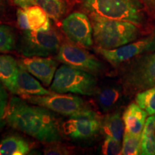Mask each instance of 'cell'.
Instances as JSON below:
<instances>
[{"mask_svg":"<svg viewBox=\"0 0 155 155\" xmlns=\"http://www.w3.org/2000/svg\"><path fill=\"white\" fill-rule=\"evenodd\" d=\"M21 98L33 105L42 106L69 117L81 115L91 108L81 97L71 94L54 93L45 96L23 95Z\"/></svg>","mask_w":155,"mask_h":155,"instance_id":"52a82bcc","label":"cell"},{"mask_svg":"<svg viewBox=\"0 0 155 155\" xmlns=\"http://www.w3.org/2000/svg\"><path fill=\"white\" fill-rule=\"evenodd\" d=\"M8 102V95L3 83L0 81V130L6 124L5 116Z\"/></svg>","mask_w":155,"mask_h":155,"instance_id":"484cf974","label":"cell"},{"mask_svg":"<svg viewBox=\"0 0 155 155\" xmlns=\"http://www.w3.org/2000/svg\"><path fill=\"white\" fill-rule=\"evenodd\" d=\"M28 15L30 29L34 31H46L51 28L49 16L38 5H32L25 9Z\"/></svg>","mask_w":155,"mask_h":155,"instance_id":"d6986e66","label":"cell"},{"mask_svg":"<svg viewBox=\"0 0 155 155\" xmlns=\"http://www.w3.org/2000/svg\"><path fill=\"white\" fill-rule=\"evenodd\" d=\"M147 115V112L137 104L131 103L129 104L122 116L126 132L141 137Z\"/></svg>","mask_w":155,"mask_h":155,"instance_id":"5bb4252c","label":"cell"},{"mask_svg":"<svg viewBox=\"0 0 155 155\" xmlns=\"http://www.w3.org/2000/svg\"><path fill=\"white\" fill-rule=\"evenodd\" d=\"M122 145L121 141L110 137H105L101 146V154L105 155L121 154Z\"/></svg>","mask_w":155,"mask_h":155,"instance_id":"cb8c5ba5","label":"cell"},{"mask_svg":"<svg viewBox=\"0 0 155 155\" xmlns=\"http://www.w3.org/2000/svg\"><path fill=\"white\" fill-rule=\"evenodd\" d=\"M35 2L54 20L61 19L67 12V0H35Z\"/></svg>","mask_w":155,"mask_h":155,"instance_id":"ffe728a7","label":"cell"},{"mask_svg":"<svg viewBox=\"0 0 155 155\" xmlns=\"http://www.w3.org/2000/svg\"><path fill=\"white\" fill-rule=\"evenodd\" d=\"M13 2L15 5L24 9H26L32 5H37L35 0H13Z\"/></svg>","mask_w":155,"mask_h":155,"instance_id":"f546056e","label":"cell"},{"mask_svg":"<svg viewBox=\"0 0 155 155\" xmlns=\"http://www.w3.org/2000/svg\"><path fill=\"white\" fill-rule=\"evenodd\" d=\"M55 59L65 65L82 70L94 75L101 74L105 66L101 61L84 48L72 42H64L56 54Z\"/></svg>","mask_w":155,"mask_h":155,"instance_id":"ba28073f","label":"cell"},{"mask_svg":"<svg viewBox=\"0 0 155 155\" xmlns=\"http://www.w3.org/2000/svg\"><path fill=\"white\" fill-rule=\"evenodd\" d=\"M19 67L39 79L45 86H49L53 82L59 61L50 57H25L18 61Z\"/></svg>","mask_w":155,"mask_h":155,"instance_id":"7c38bea8","label":"cell"},{"mask_svg":"<svg viewBox=\"0 0 155 155\" xmlns=\"http://www.w3.org/2000/svg\"><path fill=\"white\" fill-rule=\"evenodd\" d=\"M95 51L113 66H119L141 55L155 51V34L114 49L95 48Z\"/></svg>","mask_w":155,"mask_h":155,"instance_id":"9c48e42d","label":"cell"},{"mask_svg":"<svg viewBox=\"0 0 155 155\" xmlns=\"http://www.w3.org/2000/svg\"><path fill=\"white\" fill-rule=\"evenodd\" d=\"M98 88L94 75L64 64L56 71L50 90L58 94L72 93L90 96H94Z\"/></svg>","mask_w":155,"mask_h":155,"instance_id":"3957f363","label":"cell"},{"mask_svg":"<svg viewBox=\"0 0 155 155\" xmlns=\"http://www.w3.org/2000/svg\"><path fill=\"white\" fill-rule=\"evenodd\" d=\"M136 104L147 112L149 116L155 114V86L137 93Z\"/></svg>","mask_w":155,"mask_h":155,"instance_id":"44dd1931","label":"cell"},{"mask_svg":"<svg viewBox=\"0 0 155 155\" xmlns=\"http://www.w3.org/2000/svg\"><path fill=\"white\" fill-rule=\"evenodd\" d=\"M17 24L19 27L23 30H30V25H29L28 15H27L25 9L20 8L17 11Z\"/></svg>","mask_w":155,"mask_h":155,"instance_id":"f1b7e54d","label":"cell"},{"mask_svg":"<svg viewBox=\"0 0 155 155\" xmlns=\"http://www.w3.org/2000/svg\"><path fill=\"white\" fill-rule=\"evenodd\" d=\"M62 29L70 41L78 45L88 48L94 44L91 21L84 13H71L62 22Z\"/></svg>","mask_w":155,"mask_h":155,"instance_id":"8fae6325","label":"cell"},{"mask_svg":"<svg viewBox=\"0 0 155 155\" xmlns=\"http://www.w3.org/2000/svg\"><path fill=\"white\" fill-rule=\"evenodd\" d=\"M83 6L90 14L105 18L126 21L136 25L142 22V12L136 0H83Z\"/></svg>","mask_w":155,"mask_h":155,"instance_id":"5b68a950","label":"cell"},{"mask_svg":"<svg viewBox=\"0 0 155 155\" xmlns=\"http://www.w3.org/2000/svg\"><path fill=\"white\" fill-rule=\"evenodd\" d=\"M153 135H155V114L151 115L147 118L142 134H141V138L151 137Z\"/></svg>","mask_w":155,"mask_h":155,"instance_id":"83f0119b","label":"cell"},{"mask_svg":"<svg viewBox=\"0 0 155 155\" xmlns=\"http://www.w3.org/2000/svg\"><path fill=\"white\" fill-rule=\"evenodd\" d=\"M62 125V131L75 140H88L101 132V116L91 108L81 115L69 117Z\"/></svg>","mask_w":155,"mask_h":155,"instance_id":"30bf717a","label":"cell"},{"mask_svg":"<svg viewBox=\"0 0 155 155\" xmlns=\"http://www.w3.org/2000/svg\"><path fill=\"white\" fill-rule=\"evenodd\" d=\"M63 42L61 34L52 28L46 31L24 30L17 50L25 57H49L58 53Z\"/></svg>","mask_w":155,"mask_h":155,"instance_id":"8992f818","label":"cell"},{"mask_svg":"<svg viewBox=\"0 0 155 155\" xmlns=\"http://www.w3.org/2000/svg\"><path fill=\"white\" fill-rule=\"evenodd\" d=\"M124 131V124L120 112L110 113L101 118V132L105 137H112L121 141Z\"/></svg>","mask_w":155,"mask_h":155,"instance_id":"2e32d148","label":"cell"},{"mask_svg":"<svg viewBox=\"0 0 155 155\" xmlns=\"http://www.w3.org/2000/svg\"><path fill=\"white\" fill-rule=\"evenodd\" d=\"M5 4V0H0V12L4 9Z\"/></svg>","mask_w":155,"mask_h":155,"instance_id":"4dcf8cb0","label":"cell"},{"mask_svg":"<svg viewBox=\"0 0 155 155\" xmlns=\"http://www.w3.org/2000/svg\"><path fill=\"white\" fill-rule=\"evenodd\" d=\"M94 41L97 48L114 49L135 41L139 35L137 25L126 21L90 14Z\"/></svg>","mask_w":155,"mask_h":155,"instance_id":"7a4b0ae2","label":"cell"},{"mask_svg":"<svg viewBox=\"0 0 155 155\" xmlns=\"http://www.w3.org/2000/svg\"><path fill=\"white\" fill-rule=\"evenodd\" d=\"M147 2L152 4V5H155V0H146Z\"/></svg>","mask_w":155,"mask_h":155,"instance_id":"1f68e13d","label":"cell"},{"mask_svg":"<svg viewBox=\"0 0 155 155\" xmlns=\"http://www.w3.org/2000/svg\"><path fill=\"white\" fill-rule=\"evenodd\" d=\"M31 150L32 144L20 136H7L0 142V155H25Z\"/></svg>","mask_w":155,"mask_h":155,"instance_id":"ac0fdd59","label":"cell"},{"mask_svg":"<svg viewBox=\"0 0 155 155\" xmlns=\"http://www.w3.org/2000/svg\"><path fill=\"white\" fill-rule=\"evenodd\" d=\"M55 92L47 90L30 75V73L19 66L15 88L12 94L19 96H45Z\"/></svg>","mask_w":155,"mask_h":155,"instance_id":"4fadbf2b","label":"cell"},{"mask_svg":"<svg viewBox=\"0 0 155 155\" xmlns=\"http://www.w3.org/2000/svg\"><path fill=\"white\" fill-rule=\"evenodd\" d=\"M124 92L137 94L155 86V52L144 54L129 63L121 74Z\"/></svg>","mask_w":155,"mask_h":155,"instance_id":"277c9868","label":"cell"},{"mask_svg":"<svg viewBox=\"0 0 155 155\" xmlns=\"http://www.w3.org/2000/svg\"><path fill=\"white\" fill-rule=\"evenodd\" d=\"M141 137L131 134L124 131L121 154L139 155L141 154Z\"/></svg>","mask_w":155,"mask_h":155,"instance_id":"603a6c76","label":"cell"},{"mask_svg":"<svg viewBox=\"0 0 155 155\" xmlns=\"http://www.w3.org/2000/svg\"><path fill=\"white\" fill-rule=\"evenodd\" d=\"M16 46V36L12 28L0 25V53H9Z\"/></svg>","mask_w":155,"mask_h":155,"instance_id":"7402d4cb","label":"cell"},{"mask_svg":"<svg viewBox=\"0 0 155 155\" xmlns=\"http://www.w3.org/2000/svg\"><path fill=\"white\" fill-rule=\"evenodd\" d=\"M154 34H155V30L154 31Z\"/></svg>","mask_w":155,"mask_h":155,"instance_id":"d6a6232c","label":"cell"},{"mask_svg":"<svg viewBox=\"0 0 155 155\" xmlns=\"http://www.w3.org/2000/svg\"><path fill=\"white\" fill-rule=\"evenodd\" d=\"M141 154L155 155V135L141 137Z\"/></svg>","mask_w":155,"mask_h":155,"instance_id":"4316f807","label":"cell"},{"mask_svg":"<svg viewBox=\"0 0 155 155\" xmlns=\"http://www.w3.org/2000/svg\"><path fill=\"white\" fill-rule=\"evenodd\" d=\"M5 119L9 127L42 142L48 144L62 139V126L55 114L42 106L30 105L22 98L12 97Z\"/></svg>","mask_w":155,"mask_h":155,"instance_id":"6da1fadb","label":"cell"},{"mask_svg":"<svg viewBox=\"0 0 155 155\" xmlns=\"http://www.w3.org/2000/svg\"><path fill=\"white\" fill-rule=\"evenodd\" d=\"M18 69V62L12 56L0 55V81L12 93L15 88Z\"/></svg>","mask_w":155,"mask_h":155,"instance_id":"e0dca14e","label":"cell"},{"mask_svg":"<svg viewBox=\"0 0 155 155\" xmlns=\"http://www.w3.org/2000/svg\"><path fill=\"white\" fill-rule=\"evenodd\" d=\"M123 91L121 87L117 85H106L98 88L94 96L98 107L104 112L114 110L121 101Z\"/></svg>","mask_w":155,"mask_h":155,"instance_id":"9a60e30c","label":"cell"},{"mask_svg":"<svg viewBox=\"0 0 155 155\" xmlns=\"http://www.w3.org/2000/svg\"><path fill=\"white\" fill-rule=\"evenodd\" d=\"M71 151L68 147L64 145L61 141H54L48 143L47 147L44 150V154L47 155H59V154H69Z\"/></svg>","mask_w":155,"mask_h":155,"instance_id":"d4e9b609","label":"cell"}]
</instances>
